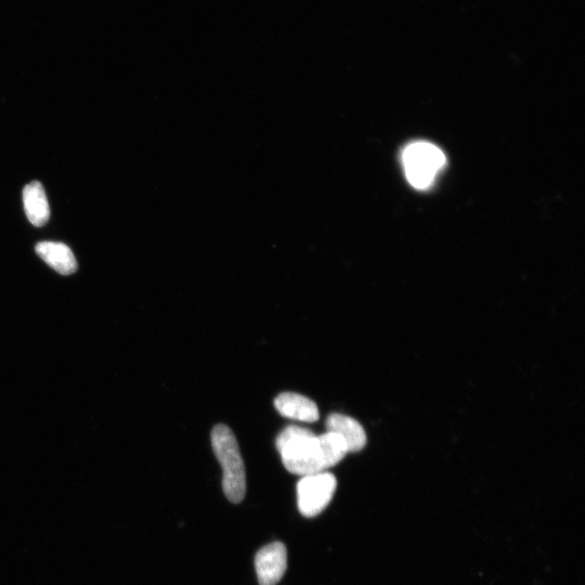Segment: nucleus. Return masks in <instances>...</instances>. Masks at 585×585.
<instances>
[{"label":"nucleus","mask_w":585,"mask_h":585,"mask_svg":"<svg viewBox=\"0 0 585 585\" xmlns=\"http://www.w3.org/2000/svg\"><path fill=\"white\" fill-rule=\"evenodd\" d=\"M402 164L410 185L425 190L434 184L438 174L447 164L446 155L433 143H410L402 152Z\"/></svg>","instance_id":"obj_3"},{"label":"nucleus","mask_w":585,"mask_h":585,"mask_svg":"<svg viewBox=\"0 0 585 585\" xmlns=\"http://www.w3.org/2000/svg\"><path fill=\"white\" fill-rule=\"evenodd\" d=\"M277 449L286 470L299 476L325 472L349 453L341 436L332 432L317 436L294 425L280 433Z\"/></svg>","instance_id":"obj_1"},{"label":"nucleus","mask_w":585,"mask_h":585,"mask_svg":"<svg viewBox=\"0 0 585 585\" xmlns=\"http://www.w3.org/2000/svg\"><path fill=\"white\" fill-rule=\"evenodd\" d=\"M337 487L333 474L328 472L302 476L297 484L298 510L305 517H315L332 501Z\"/></svg>","instance_id":"obj_4"},{"label":"nucleus","mask_w":585,"mask_h":585,"mask_svg":"<svg viewBox=\"0 0 585 585\" xmlns=\"http://www.w3.org/2000/svg\"><path fill=\"white\" fill-rule=\"evenodd\" d=\"M275 407L284 418L308 423L319 420L317 403L303 395L280 394L275 400Z\"/></svg>","instance_id":"obj_6"},{"label":"nucleus","mask_w":585,"mask_h":585,"mask_svg":"<svg viewBox=\"0 0 585 585\" xmlns=\"http://www.w3.org/2000/svg\"><path fill=\"white\" fill-rule=\"evenodd\" d=\"M212 445L223 467V488L227 499L232 503L242 502L246 493V475L236 436L228 426L216 425L212 432Z\"/></svg>","instance_id":"obj_2"},{"label":"nucleus","mask_w":585,"mask_h":585,"mask_svg":"<svg viewBox=\"0 0 585 585\" xmlns=\"http://www.w3.org/2000/svg\"><path fill=\"white\" fill-rule=\"evenodd\" d=\"M328 432L341 436L348 452H359L367 446V434L362 425L350 416L333 413L327 420Z\"/></svg>","instance_id":"obj_7"},{"label":"nucleus","mask_w":585,"mask_h":585,"mask_svg":"<svg viewBox=\"0 0 585 585\" xmlns=\"http://www.w3.org/2000/svg\"><path fill=\"white\" fill-rule=\"evenodd\" d=\"M36 253L60 275L69 276L77 270L76 258L68 245L59 242H41L36 245Z\"/></svg>","instance_id":"obj_8"},{"label":"nucleus","mask_w":585,"mask_h":585,"mask_svg":"<svg viewBox=\"0 0 585 585\" xmlns=\"http://www.w3.org/2000/svg\"><path fill=\"white\" fill-rule=\"evenodd\" d=\"M260 585H277L288 567V552L281 542H273L260 550L255 557Z\"/></svg>","instance_id":"obj_5"},{"label":"nucleus","mask_w":585,"mask_h":585,"mask_svg":"<svg viewBox=\"0 0 585 585\" xmlns=\"http://www.w3.org/2000/svg\"><path fill=\"white\" fill-rule=\"evenodd\" d=\"M23 203L26 216L35 227H43L48 223L50 208L43 185L33 181L23 190Z\"/></svg>","instance_id":"obj_9"}]
</instances>
